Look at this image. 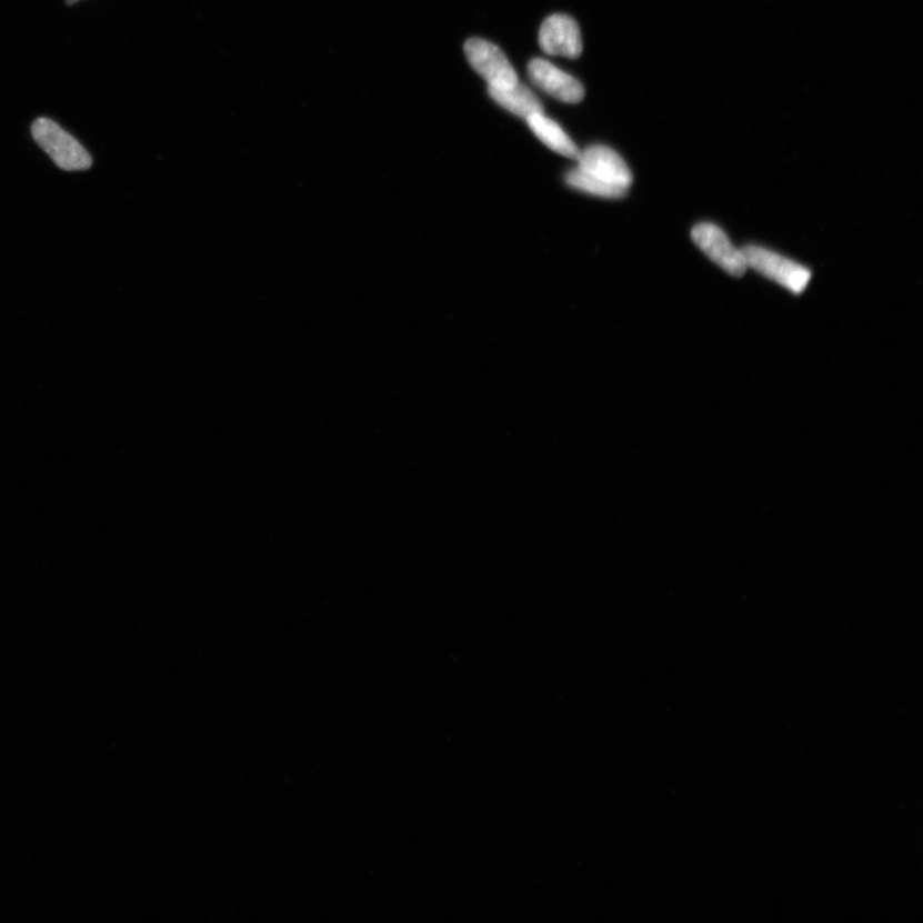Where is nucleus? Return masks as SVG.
<instances>
[{"mask_svg": "<svg viewBox=\"0 0 923 923\" xmlns=\"http://www.w3.org/2000/svg\"><path fill=\"white\" fill-rule=\"evenodd\" d=\"M31 132L38 146L52 158L58 168L64 171H86L93 164L87 149L54 121L39 119L32 123Z\"/></svg>", "mask_w": 923, "mask_h": 923, "instance_id": "f257e3e1", "label": "nucleus"}, {"mask_svg": "<svg viewBox=\"0 0 923 923\" xmlns=\"http://www.w3.org/2000/svg\"><path fill=\"white\" fill-rule=\"evenodd\" d=\"M748 269H752L764 278L777 282L794 294L803 293L811 281L812 273L803 265L795 263L789 258L780 255L770 249L759 245H746L742 248Z\"/></svg>", "mask_w": 923, "mask_h": 923, "instance_id": "f03ea898", "label": "nucleus"}, {"mask_svg": "<svg viewBox=\"0 0 923 923\" xmlns=\"http://www.w3.org/2000/svg\"><path fill=\"white\" fill-rule=\"evenodd\" d=\"M464 54L489 87L510 88L518 84V72L514 71L509 58L490 41L472 38L465 41Z\"/></svg>", "mask_w": 923, "mask_h": 923, "instance_id": "7ed1b4c3", "label": "nucleus"}, {"mask_svg": "<svg viewBox=\"0 0 923 923\" xmlns=\"http://www.w3.org/2000/svg\"><path fill=\"white\" fill-rule=\"evenodd\" d=\"M694 243L719 268L733 277H743L748 270L742 249L736 248L721 228L704 222L696 224L692 231Z\"/></svg>", "mask_w": 923, "mask_h": 923, "instance_id": "20e7f679", "label": "nucleus"}, {"mask_svg": "<svg viewBox=\"0 0 923 923\" xmlns=\"http://www.w3.org/2000/svg\"><path fill=\"white\" fill-rule=\"evenodd\" d=\"M579 169L613 187L629 190L633 184V173L622 157L613 149L604 146H594L580 152Z\"/></svg>", "mask_w": 923, "mask_h": 923, "instance_id": "39448f33", "label": "nucleus"}, {"mask_svg": "<svg viewBox=\"0 0 923 923\" xmlns=\"http://www.w3.org/2000/svg\"><path fill=\"white\" fill-rule=\"evenodd\" d=\"M528 73L534 86L556 101L575 104L584 99L585 90L579 80L542 58H535L529 63Z\"/></svg>", "mask_w": 923, "mask_h": 923, "instance_id": "423d86ee", "label": "nucleus"}, {"mask_svg": "<svg viewBox=\"0 0 923 923\" xmlns=\"http://www.w3.org/2000/svg\"><path fill=\"white\" fill-rule=\"evenodd\" d=\"M539 44L546 54L575 60L582 53V38L578 22L565 14L549 16L540 28Z\"/></svg>", "mask_w": 923, "mask_h": 923, "instance_id": "0eeeda50", "label": "nucleus"}, {"mask_svg": "<svg viewBox=\"0 0 923 923\" xmlns=\"http://www.w3.org/2000/svg\"><path fill=\"white\" fill-rule=\"evenodd\" d=\"M489 96L494 99V101L504 108V110L519 116L521 119H529L530 116L536 113H543L544 107L542 102L539 101V98L532 93V91L521 84L519 81L518 84H514L510 88H488Z\"/></svg>", "mask_w": 923, "mask_h": 923, "instance_id": "6e6552de", "label": "nucleus"}, {"mask_svg": "<svg viewBox=\"0 0 923 923\" xmlns=\"http://www.w3.org/2000/svg\"><path fill=\"white\" fill-rule=\"evenodd\" d=\"M526 121L531 131L534 132L535 137L542 141L543 144L551 148L555 153L578 161L580 155L579 148L575 143H573L571 138L565 134L559 123L548 119L544 113L532 114Z\"/></svg>", "mask_w": 923, "mask_h": 923, "instance_id": "1a4fd4ad", "label": "nucleus"}, {"mask_svg": "<svg viewBox=\"0 0 923 923\" xmlns=\"http://www.w3.org/2000/svg\"><path fill=\"white\" fill-rule=\"evenodd\" d=\"M565 181H568V184L571 188L580 190L582 193L599 198L619 199L625 197L628 193V190L606 184V182L592 177V174H589L579 168L571 170L568 173V177H565Z\"/></svg>", "mask_w": 923, "mask_h": 923, "instance_id": "9d476101", "label": "nucleus"}, {"mask_svg": "<svg viewBox=\"0 0 923 923\" xmlns=\"http://www.w3.org/2000/svg\"><path fill=\"white\" fill-rule=\"evenodd\" d=\"M77 2H79V0H69V3H70V4H72V3H77Z\"/></svg>", "mask_w": 923, "mask_h": 923, "instance_id": "9b49d317", "label": "nucleus"}]
</instances>
